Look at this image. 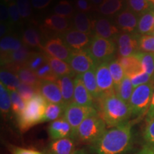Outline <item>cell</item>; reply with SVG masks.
<instances>
[{"instance_id":"obj_1","label":"cell","mask_w":154,"mask_h":154,"mask_svg":"<svg viewBox=\"0 0 154 154\" xmlns=\"http://www.w3.org/2000/svg\"><path fill=\"white\" fill-rule=\"evenodd\" d=\"M132 145V125L128 121L106 131L91 144V151L93 154H126Z\"/></svg>"},{"instance_id":"obj_2","label":"cell","mask_w":154,"mask_h":154,"mask_svg":"<svg viewBox=\"0 0 154 154\" xmlns=\"http://www.w3.org/2000/svg\"><path fill=\"white\" fill-rule=\"evenodd\" d=\"M99 116L108 127H115L128 122L131 116L129 104L116 93L102 96L99 100Z\"/></svg>"},{"instance_id":"obj_3","label":"cell","mask_w":154,"mask_h":154,"mask_svg":"<svg viewBox=\"0 0 154 154\" xmlns=\"http://www.w3.org/2000/svg\"><path fill=\"white\" fill-rule=\"evenodd\" d=\"M47 104L48 102L39 93H36L26 101L24 111L17 118L20 131L25 132L32 127L43 123Z\"/></svg>"},{"instance_id":"obj_4","label":"cell","mask_w":154,"mask_h":154,"mask_svg":"<svg viewBox=\"0 0 154 154\" xmlns=\"http://www.w3.org/2000/svg\"><path fill=\"white\" fill-rule=\"evenodd\" d=\"M106 124L99 113L86 118L79 127L77 138L82 142L90 143L96 141L106 131Z\"/></svg>"},{"instance_id":"obj_5","label":"cell","mask_w":154,"mask_h":154,"mask_svg":"<svg viewBox=\"0 0 154 154\" xmlns=\"http://www.w3.org/2000/svg\"><path fill=\"white\" fill-rule=\"evenodd\" d=\"M154 93V82L138 86L134 89L129 101L131 116H140L147 113Z\"/></svg>"},{"instance_id":"obj_6","label":"cell","mask_w":154,"mask_h":154,"mask_svg":"<svg viewBox=\"0 0 154 154\" xmlns=\"http://www.w3.org/2000/svg\"><path fill=\"white\" fill-rule=\"evenodd\" d=\"M86 49L98 65L103 62H108L112 58L116 51V44L112 40L94 34Z\"/></svg>"},{"instance_id":"obj_7","label":"cell","mask_w":154,"mask_h":154,"mask_svg":"<svg viewBox=\"0 0 154 154\" xmlns=\"http://www.w3.org/2000/svg\"><path fill=\"white\" fill-rule=\"evenodd\" d=\"M96 113L98 111L94 106H84L73 102L66 106L63 116L72 126L77 138V131L81 124L88 116Z\"/></svg>"},{"instance_id":"obj_8","label":"cell","mask_w":154,"mask_h":154,"mask_svg":"<svg viewBox=\"0 0 154 154\" xmlns=\"http://www.w3.org/2000/svg\"><path fill=\"white\" fill-rule=\"evenodd\" d=\"M68 63L74 74L77 75L84 74L91 69H95L97 66L86 49L79 51H72Z\"/></svg>"},{"instance_id":"obj_9","label":"cell","mask_w":154,"mask_h":154,"mask_svg":"<svg viewBox=\"0 0 154 154\" xmlns=\"http://www.w3.org/2000/svg\"><path fill=\"white\" fill-rule=\"evenodd\" d=\"M96 77L101 96L115 93L114 83L109 70V63L103 62L96 66Z\"/></svg>"},{"instance_id":"obj_10","label":"cell","mask_w":154,"mask_h":154,"mask_svg":"<svg viewBox=\"0 0 154 154\" xmlns=\"http://www.w3.org/2000/svg\"><path fill=\"white\" fill-rule=\"evenodd\" d=\"M61 39L72 51H79L87 49L91 38L89 34L83 33L75 29H70L62 34Z\"/></svg>"},{"instance_id":"obj_11","label":"cell","mask_w":154,"mask_h":154,"mask_svg":"<svg viewBox=\"0 0 154 154\" xmlns=\"http://www.w3.org/2000/svg\"><path fill=\"white\" fill-rule=\"evenodd\" d=\"M42 50L50 57L66 61L67 63L72 54V50L60 38H50L43 46Z\"/></svg>"},{"instance_id":"obj_12","label":"cell","mask_w":154,"mask_h":154,"mask_svg":"<svg viewBox=\"0 0 154 154\" xmlns=\"http://www.w3.org/2000/svg\"><path fill=\"white\" fill-rule=\"evenodd\" d=\"M138 34L136 35L132 33L121 34L117 38L119 57H129L138 52Z\"/></svg>"},{"instance_id":"obj_13","label":"cell","mask_w":154,"mask_h":154,"mask_svg":"<svg viewBox=\"0 0 154 154\" xmlns=\"http://www.w3.org/2000/svg\"><path fill=\"white\" fill-rule=\"evenodd\" d=\"M38 91L48 103L65 105L61 89L57 82L41 80L38 87Z\"/></svg>"},{"instance_id":"obj_14","label":"cell","mask_w":154,"mask_h":154,"mask_svg":"<svg viewBox=\"0 0 154 154\" xmlns=\"http://www.w3.org/2000/svg\"><path fill=\"white\" fill-rule=\"evenodd\" d=\"M48 132L52 140L65 138H76L72 126L63 116L52 121L49 125Z\"/></svg>"},{"instance_id":"obj_15","label":"cell","mask_w":154,"mask_h":154,"mask_svg":"<svg viewBox=\"0 0 154 154\" xmlns=\"http://www.w3.org/2000/svg\"><path fill=\"white\" fill-rule=\"evenodd\" d=\"M138 19V14L130 9H126L119 13L116 17L115 22L117 27L125 33H133L137 29Z\"/></svg>"},{"instance_id":"obj_16","label":"cell","mask_w":154,"mask_h":154,"mask_svg":"<svg viewBox=\"0 0 154 154\" xmlns=\"http://www.w3.org/2000/svg\"><path fill=\"white\" fill-rule=\"evenodd\" d=\"M74 103L84 106H94V98L83 83L80 75L74 79Z\"/></svg>"},{"instance_id":"obj_17","label":"cell","mask_w":154,"mask_h":154,"mask_svg":"<svg viewBox=\"0 0 154 154\" xmlns=\"http://www.w3.org/2000/svg\"><path fill=\"white\" fill-rule=\"evenodd\" d=\"M76 150L74 138H65L51 140L44 154H72Z\"/></svg>"},{"instance_id":"obj_18","label":"cell","mask_w":154,"mask_h":154,"mask_svg":"<svg viewBox=\"0 0 154 154\" xmlns=\"http://www.w3.org/2000/svg\"><path fill=\"white\" fill-rule=\"evenodd\" d=\"M94 32L95 35L111 40L119 33V29L108 19L99 18L95 22Z\"/></svg>"},{"instance_id":"obj_19","label":"cell","mask_w":154,"mask_h":154,"mask_svg":"<svg viewBox=\"0 0 154 154\" xmlns=\"http://www.w3.org/2000/svg\"><path fill=\"white\" fill-rule=\"evenodd\" d=\"M74 76L66 75L58 78L57 82L61 89L63 102L67 106L74 101V79L72 77Z\"/></svg>"},{"instance_id":"obj_20","label":"cell","mask_w":154,"mask_h":154,"mask_svg":"<svg viewBox=\"0 0 154 154\" xmlns=\"http://www.w3.org/2000/svg\"><path fill=\"white\" fill-rule=\"evenodd\" d=\"M44 26L48 29L57 34H63L69 29L68 19L57 14L50 15L44 20Z\"/></svg>"},{"instance_id":"obj_21","label":"cell","mask_w":154,"mask_h":154,"mask_svg":"<svg viewBox=\"0 0 154 154\" xmlns=\"http://www.w3.org/2000/svg\"><path fill=\"white\" fill-rule=\"evenodd\" d=\"M154 32V8L140 15L136 33L138 35H151Z\"/></svg>"},{"instance_id":"obj_22","label":"cell","mask_w":154,"mask_h":154,"mask_svg":"<svg viewBox=\"0 0 154 154\" xmlns=\"http://www.w3.org/2000/svg\"><path fill=\"white\" fill-rule=\"evenodd\" d=\"M80 76L86 89L91 94L94 99L99 101L101 96V93L98 86L97 81H96V68L91 69L84 74H81Z\"/></svg>"},{"instance_id":"obj_23","label":"cell","mask_w":154,"mask_h":154,"mask_svg":"<svg viewBox=\"0 0 154 154\" xmlns=\"http://www.w3.org/2000/svg\"><path fill=\"white\" fill-rule=\"evenodd\" d=\"M96 20H93L86 13L77 12L74 17L73 24L75 29L83 33L90 34L94 31Z\"/></svg>"},{"instance_id":"obj_24","label":"cell","mask_w":154,"mask_h":154,"mask_svg":"<svg viewBox=\"0 0 154 154\" xmlns=\"http://www.w3.org/2000/svg\"><path fill=\"white\" fill-rule=\"evenodd\" d=\"M118 60L124 68L125 74L128 76H131L139 72H144L139 59L135 54L129 57H119Z\"/></svg>"},{"instance_id":"obj_25","label":"cell","mask_w":154,"mask_h":154,"mask_svg":"<svg viewBox=\"0 0 154 154\" xmlns=\"http://www.w3.org/2000/svg\"><path fill=\"white\" fill-rule=\"evenodd\" d=\"M47 61L58 78L66 75L74 76L75 74L71 68L70 65L66 61L50 57L49 55H47Z\"/></svg>"},{"instance_id":"obj_26","label":"cell","mask_w":154,"mask_h":154,"mask_svg":"<svg viewBox=\"0 0 154 154\" xmlns=\"http://www.w3.org/2000/svg\"><path fill=\"white\" fill-rule=\"evenodd\" d=\"M125 3L126 0H104L96 9L103 16H113L121 11Z\"/></svg>"},{"instance_id":"obj_27","label":"cell","mask_w":154,"mask_h":154,"mask_svg":"<svg viewBox=\"0 0 154 154\" xmlns=\"http://www.w3.org/2000/svg\"><path fill=\"white\" fill-rule=\"evenodd\" d=\"M134 86L132 85L131 81L127 75H125L124 79L121 81L120 84L115 87V93L123 101L129 103L131 95L134 91Z\"/></svg>"},{"instance_id":"obj_28","label":"cell","mask_w":154,"mask_h":154,"mask_svg":"<svg viewBox=\"0 0 154 154\" xmlns=\"http://www.w3.org/2000/svg\"><path fill=\"white\" fill-rule=\"evenodd\" d=\"M16 74L20 79L21 82L29 85L35 86L38 88L41 80L38 79L37 75L34 71L31 70L26 66H23L19 68L17 71Z\"/></svg>"},{"instance_id":"obj_29","label":"cell","mask_w":154,"mask_h":154,"mask_svg":"<svg viewBox=\"0 0 154 154\" xmlns=\"http://www.w3.org/2000/svg\"><path fill=\"white\" fill-rule=\"evenodd\" d=\"M22 41L24 45L28 47L43 49L40 34L34 28L29 27L24 31L23 34Z\"/></svg>"},{"instance_id":"obj_30","label":"cell","mask_w":154,"mask_h":154,"mask_svg":"<svg viewBox=\"0 0 154 154\" xmlns=\"http://www.w3.org/2000/svg\"><path fill=\"white\" fill-rule=\"evenodd\" d=\"M23 44L22 42L16 37L11 36H5L2 38L0 42V51L1 55L7 54L20 49Z\"/></svg>"},{"instance_id":"obj_31","label":"cell","mask_w":154,"mask_h":154,"mask_svg":"<svg viewBox=\"0 0 154 154\" xmlns=\"http://www.w3.org/2000/svg\"><path fill=\"white\" fill-rule=\"evenodd\" d=\"M0 80L9 91H17L21 84V81L17 74L5 69H2L0 72Z\"/></svg>"},{"instance_id":"obj_32","label":"cell","mask_w":154,"mask_h":154,"mask_svg":"<svg viewBox=\"0 0 154 154\" xmlns=\"http://www.w3.org/2000/svg\"><path fill=\"white\" fill-rule=\"evenodd\" d=\"M66 105L57 104V103H48L45 114L43 119V122H49L57 120L61 118L64 113Z\"/></svg>"},{"instance_id":"obj_33","label":"cell","mask_w":154,"mask_h":154,"mask_svg":"<svg viewBox=\"0 0 154 154\" xmlns=\"http://www.w3.org/2000/svg\"><path fill=\"white\" fill-rule=\"evenodd\" d=\"M135 55L139 59L144 72L154 79V53L138 51Z\"/></svg>"},{"instance_id":"obj_34","label":"cell","mask_w":154,"mask_h":154,"mask_svg":"<svg viewBox=\"0 0 154 154\" xmlns=\"http://www.w3.org/2000/svg\"><path fill=\"white\" fill-rule=\"evenodd\" d=\"M128 9L136 14H143L150 9L154 8L153 4L147 0H126Z\"/></svg>"},{"instance_id":"obj_35","label":"cell","mask_w":154,"mask_h":154,"mask_svg":"<svg viewBox=\"0 0 154 154\" xmlns=\"http://www.w3.org/2000/svg\"><path fill=\"white\" fill-rule=\"evenodd\" d=\"M109 67L111 76H112L113 83H114V86L116 87L120 84L121 81L124 79L126 75L124 69L119 63V60L111 61L109 63Z\"/></svg>"},{"instance_id":"obj_36","label":"cell","mask_w":154,"mask_h":154,"mask_svg":"<svg viewBox=\"0 0 154 154\" xmlns=\"http://www.w3.org/2000/svg\"><path fill=\"white\" fill-rule=\"evenodd\" d=\"M11 108L9 91L3 84H0V110L2 114L7 115Z\"/></svg>"},{"instance_id":"obj_37","label":"cell","mask_w":154,"mask_h":154,"mask_svg":"<svg viewBox=\"0 0 154 154\" xmlns=\"http://www.w3.org/2000/svg\"><path fill=\"white\" fill-rule=\"evenodd\" d=\"M54 12L55 14L70 19L74 12V8L73 5L67 0H61L55 6L54 8Z\"/></svg>"},{"instance_id":"obj_38","label":"cell","mask_w":154,"mask_h":154,"mask_svg":"<svg viewBox=\"0 0 154 154\" xmlns=\"http://www.w3.org/2000/svg\"><path fill=\"white\" fill-rule=\"evenodd\" d=\"M47 62V54L42 52H32V55L29 59L26 67L31 70L36 72L42 65Z\"/></svg>"},{"instance_id":"obj_39","label":"cell","mask_w":154,"mask_h":154,"mask_svg":"<svg viewBox=\"0 0 154 154\" xmlns=\"http://www.w3.org/2000/svg\"><path fill=\"white\" fill-rule=\"evenodd\" d=\"M11 101V109L17 118L22 114L25 109L26 102L22 99L17 91H9Z\"/></svg>"},{"instance_id":"obj_40","label":"cell","mask_w":154,"mask_h":154,"mask_svg":"<svg viewBox=\"0 0 154 154\" xmlns=\"http://www.w3.org/2000/svg\"><path fill=\"white\" fill-rule=\"evenodd\" d=\"M35 73L40 80L57 82V80L58 79V77L54 74V72H53L52 69L50 66L49 63H48V61L47 63L42 65L40 68H38Z\"/></svg>"},{"instance_id":"obj_41","label":"cell","mask_w":154,"mask_h":154,"mask_svg":"<svg viewBox=\"0 0 154 154\" xmlns=\"http://www.w3.org/2000/svg\"><path fill=\"white\" fill-rule=\"evenodd\" d=\"M139 51L154 53V36L140 35L138 37Z\"/></svg>"},{"instance_id":"obj_42","label":"cell","mask_w":154,"mask_h":154,"mask_svg":"<svg viewBox=\"0 0 154 154\" xmlns=\"http://www.w3.org/2000/svg\"><path fill=\"white\" fill-rule=\"evenodd\" d=\"M21 97L25 102L28 101L32 99L36 93H38V88L35 86L29 85L21 82V84L17 90Z\"/></svg>"},{"instance_id":"obj_43","label":"cell","mask_w":154,"mask_h":154,"mask_svg":"<svg viewBox=\"0 0 154 154\" xmlns=\"http://www.w3.org/2000/svg\"><path fill=\"white\" fill-rule=\"evenodd\" d=\"M143 139L146 145L154 147V119L147 121L143 133Z\"/></svg>"},{"instance_id":"obj_44","label":"cell","mask_w":154,"mask_h":154,"mask_svg":"<svg viewBox=\"0 0 154 154\" xmlns=\"http://www.w3.org/2000/svg\"><path fill=\"white\" fill-rule=\"evenodd\" d=\"M16 4L21 18H29L32 14V2L30 0H17Z\"/></svg>"},{"instance_id":"obj_45","label":"cell","mask_w":154,"mask_h":154,"mask_svg":"<svg viewBox=\"0 0 154 154\" xmlns=\"http://www.w3.org/2000/svg\"><path fill=\"white\" fill-rule=\"evenodd\" d=\"M131 81L132 85L135 88L138 86L143 85V84H148L153 81V79L151 78L149 74H146L145 72H141L138 74L133 75L131 76H128Z\"/></svg>"},{"instance_id":"obj_46","label":"cell","mask_w":154,"mask_h":154,"mask_svg":"<svg viewBox=\"0 0 154 154\" xmlns=\"http://www.w3.org/2000/svg\"><path fill=\"white\" fill-rule=\"evenodd\" d=\"M8 9L9 14V21H10L11 24H16L21 19L20 14H19L16 2L8 4Z\"/></svg>"},{"instance_id":"obj_47","label":"cell","mask_w":154,"mask_h":154,"mask_svg":"<svg viewBox=\"0 0 154 154\" xmlns=\"http://www.w3.org/2000/svg\"><path fill=\"white\" fill-rule=\"evenodd\" d=\"M75 6L80 12L87 13L93 9V5L89 0H75Z\"/></svg>"},{"instance_id":"obj_48","label":"cell","mask_w":154,"mask_h":154,"mask_svg":"<svg viewBox=\"0 0 154 154\" xmlns=\"http://www.w3.org/2000/svg\"><path fill=\"white\" fill-rule=\"evenodd\" d=\"M9 150L11 154H44L36 150L31 149H25V148L18 147L15 146H9Z\"/></svg>"},{"instance_id":"obj_49","label":"cell","mask_w":154,"mask_h":154,"mask_svg":"<svg viewBox=\"0 0 154 154\" xmlns=\"http://www.w3.org/2000/svg\"><path fill=\"white\" fill-rule=\"evenodd\" d=\"M0 20L1 22L6 23L7 21H9V14L8 6L5 3H1L0 5Z\"/></svg>"},{"instance_id":"obj_50","label":"cell","mask_w":154,"mask_h":154,"mask_svg":"<svg viewBox=\"0 0 154 154\" xmlns=\"http://www.w3.org/2000/svg\"><path fill=\"white\" fill-rule=\"evenodd\" d=\"M32 7L36 9H43L51 4L52 0H31Z\"/></svg>"},{"instance_id":"obj_51","label":"cell","mask_w":154,"mask_h":154,"mask_svg":"<svg viewBox=\"0 0 154 154\" xmlns=\"http://www.w3.org/2000/svg\"><path fill=\"white\" fill-rule=\"evenodd\" d=\"M154 119V93L152 97V100L151 104L149 108L147 113H146V121L150 120V119Z\"/></svg>"},{"instance_id":"obj_52","label":"cell","mask_w":154,"mask_h":154,"mask_svg":"<svg viewBox=\"0 0 154 154\" xmlns=\"http://www.w3.org/2000/svg\"><path fill=\"white\" fill-rule=\"evenodd\" d=\"M136 154H154V147L146 144Z\"/></svg>"},{"instance_id":"obj_53","label":"cell","mask_w":154,"mask_h":154,"mask_svg":"<svg viewBox=\"0 0 154 154\" xmlns=\"http://www.w3.org/2000/svg\"><path fill=\"white\" fill-rule=\"evenodd\" d=\"M7 31H8V27H7V23L1 22V24H0V36L2 38L5 37L6 34L7 33Z\"/></svg>"},{"instance_id":"obj_54","label":"cell","mask_w":154,"mask_h":154,"mask_svg":"<svg viewBox=\"0 0 154 154\" xmlns=\"http://www.w3.org/2000/svg\"><path fill=\"white\" fill-rule=\"evenodd\" d=\"M103 1H104V0H89L90 2L92 4V5L95 6L96 9L97 8V7H99V6L103 2Z\"/></svg>"},{"instance_id":"obj_55","label":"cell","mask_w":154,"mask_h":154,"mask_svg":"<svg viewBox=\"0 0 154 154\" xmlns=\"http://www.w3.org/2000/svg\"><path fill=\"white\" fill-rule=\"evenodd\" d=\"M72 154H88V153L85 149H76V151Z\"/></svg>"},{"instance_id":"obj_56","label":"cell","mask_w":154,"mask_h":154,"mask_svg":"<svg viewBox=\"0 0 154 154\" xmlns=\"http://www.w3.org/2000/svg\"><path fill=\"white\" fill-rule=\"evenodd\" d=\"M15 1H17V0H3V2L5 4H9L11 2H15Z\"/></svg>"},{"instance_id":"obj_57","label":"cell","mask_w":154,"mask_h":154,"mask_svg":"<svg viewBox=\"0 0 154 154\" xmlns=\"http://www.w3.org/2000/svg\"><path fill=\"white\" fill-rule=\"evenodd\" d=\"M147 1H149V2L152 3V4H153V5H154V0H147Z\"/></svg>"},{"instance_id":"obj_58","label":"cell","mask_w":154,"mask_h":154,"mask_svg":"<svg viewBox=\"0 0 154 154\" xmlns=\"http://www.w3.org/2000/svg\"><path fill=\"white\" fill-rule=\"evenodd\" d=\"M151 35H153V36H154V32L153 33V34H151Z\"/></svg>"},{"instance_id":"obj_59","label":"cell","mask_w":154,"mask_h":154,"mask_svg":"<svg viewBox=\"0 0 154 154\" xmlns=\"http://www.w3.org/2000/svg\"></svg>"}]
</instances>
